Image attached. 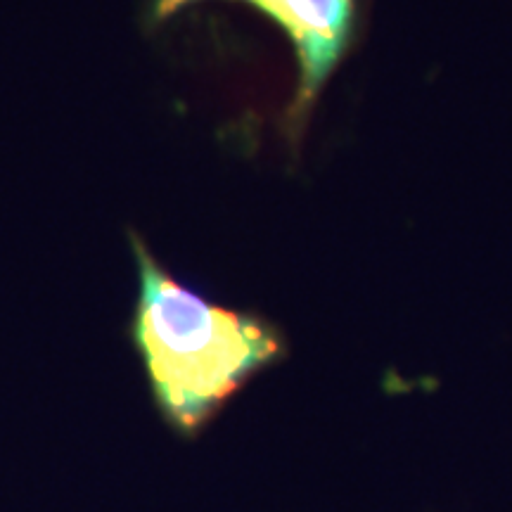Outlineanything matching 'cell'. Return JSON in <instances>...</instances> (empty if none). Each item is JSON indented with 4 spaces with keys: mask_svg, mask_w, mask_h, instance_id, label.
<instances>
[{
    "mask_svg": "<svg viewBox=\"0 0 512 512\" xmlns=\"http://www.w3.org/2000/svg\"><path fill=\"white\" fill-rule=\"evenodd\" d=\"M200 0H155L152 17L169 19ZM254 5L290 36L299 64L294 119L302 124L320 88L347 53L356 27V0H242Z\"/></svg>",
    "mask_w": 512,
    "mask_h": 512,
    "instance_id": "cell-2",
    "label": "cell"
},
{
    "mask_svg": "<svg viewBox=\"0 0 512 512\" xmlns=\"http://www.w3.org/2000/svg\"><path fill=\"white\" fill-rule=\"evenodd\" d=\"M136 344L157 408L178 434L192 437L261 368L283 356V339L266 320L223 309L178 283L140 238Z\"/></svg>",
    "mask_w": 512,
    "mask_h": 512,
    "instance_id": "cell-1",
    "label": "cell"
}]
</instances>
